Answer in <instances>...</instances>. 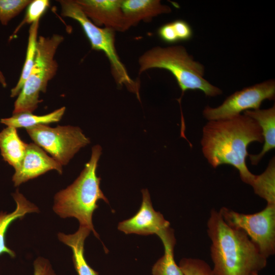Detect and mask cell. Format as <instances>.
Returning <instances> with one entry per match:
<instances>
[{
	"mask_svg": "<svg viewBox=\"0 0 275 275\" xmlns=\"http://www.w3.org/2000/svg\"><path fill=\"white\" fill-rule=\"evenodd\" d=\"M262 130L254 119L244 115L208 121L203 128L202 150L214 168L228 164L238 170L241 180L250 185L255 175L248 169V146L252 142L263 143Z\"/></svg>",
	"mask_w": 275,
	"mask_h": 275,
	"instance_id": "cell-1",
	"label": "cell"
},
{
	"mask_svg": "<svg viewBox=\"0 0 275 275\" xmlns=\"http://www.w3.org/2000/svg\"><path fill=\"white\" fill-rule=\"evenodd\" d=\"M207 225L214 275H251L266 267L267 258L247 234L229 226L219 211L211 210Z\"/></svg>",
	"mask_w": 275,
	"mask_h": 275,
	"instance_id": "cell-2",
	"label": "cell"
},
{
	"mask_svg": "<svg viewBox=\"0 0 275 275\" xmlns=\"http://www.w3.org/2000/svg\"><path fill=\"white\" fill-rule=\"evenodd\" d=\"M101 151L100 146L93 147L90 160L71 185L55 195L53 206L54 212L59 216L76 218L79 226L89 228L98 238L99 235L92 222L93 212L98 207L99 200L108 203L100 187L101 178L96 173Z\"/></svg>",
	"mask_w": 275,
	"mask_h": 275,
	"instance_id": "cell-3",
	"label": "cell"
},
{
	"mask_svg": "<svg viewBox=\"0 0 275 275\" xmlns=\"http://www.w3.org/2000/svg\"><path fill=\"white\" fill-rule=\"evenodd\" d=\"M139 74L152 68L164 69L175 78L182 94L179 104L187 90H199L206 96L215 97L222 94V90L204 78V66L194 60L184 46H155L146 51L139 58Z\"/></svg>",
	"mask_w": 275,
	"mask_h": 275,
	"instance_id": "cell-4",
	"label": "cell"
},
{
	"mask_svg": "<svg viewBox=\"0 0 275 275\" xmlns=\"http://www.w3.org/2000/svg\"><path fill=\"white\" fill-rule=\"evenodd\" d=\"M64 39L62 35L57 34L38 38L35 62L15 101L13 114L33 113L38 107L40 93L46 92L49 81L57 73L58 65L54 56Z\"/></svg>",
	"mask_w": 275,
	"mask_h": 275,
	"instance_id": "cell-5",
	"label": "cell"
},
{
	"mask_svg": "<svg viewBox=\"0 0 275 275\" xmlns=\"http://www.w3.org/2000/svg\"><path fill=\"white\" fill-rule=\"evenodd\" d=\"M61 8V15L78 22L88 39L92 49L103 51L110 63L112 75L119 86L125 85L139 98V84L129 75L115 47V31L111 29L95 25L86 16L75 1H58Z\"/></svg>",
	"mask_w": 275,
	"mask_h": 275,
	"instance_id": "cell-6",
	"label": "cell"
},
{
	"mask_svg": "<svg viewBox=\"0 0 275 275\" xmlns=\"http://www.w3.org/2000/svg\"><path fill=\"white\" fill-rule=\"evenodd\" d=\"M34 143L50 154L62 166L90 143L89 138L77 126H57L51 127L40 124L26 129Z\"/></svg>",
	"mask_w": 275,
	"mask_h": 275,
	"instance_id": "cell-7",
	"label": "cell"
},
{
	"mask_svg": "<svg viewBox=\"0 0 275 275\" xmlns=\"http://www.w3.org/2000/svg\"><path fill=\"white\" fill-rule=\"evenodd\" d=\"M219 212L230 227L243 231L265 258L275 253V205L267 204L254 214L238 213L225 207Z\"/></svg>",
	"mask_w": 275,
	"mask_h": 275,
	"instance_id": "cell-8",
	"label": "cell"
},
{
	"mask_svg": "<svg viewBox=\"0 0 275 275\" xmlns=\"http://www.w3.org/2000/svg\"><path fill=\"white\" fill-rule=\"evenodd\" d=\"M274 98L275 81L267 80L234 92L216 107L206 106L203 115L208 121L230 118L242 112L259 109L263 101Z\"/></svg>",
	"mask_w": 275,
	"mask_h": 275,
	"instance_id": "cell-9",
	"label": "cell"
},
{
	"mask_svg": "<svg viewBox=\"0 0 275 275\" xmlns=\"http://www.w3.org/2000/svg\"><path fill=\"white\" fill-rule=\"evenodd\" d=\"M142 202L138 211L131 218L119 223L118 229L126 234L158 236L170 227V224L160 212L153 209L148 189H142Z\"/></svg>",
	"mask_w": 275,
	"mask_h": 275,
	"instance_id": "cell-10",
	"label": "cell"
},
{
	"mask_svg": "<svg viewBox=\"0 0 275 275\" xmlns=\"http://www.w3.org/2000/svg\"><path fill=\"white\" fill-rule=\"evenodd\" d=\"M50 170L62 174V166L34 143L28 144L24 158L20 167L15 170L12 181L15 186H18Z\"/></svg>",
	"mask_w": 275,
	"mask_h": 275,
	"instance_id": "cell-11",
	"label": "cell"
},
{
	"mask_svg": "<svg viewBox=\"0 0 275 275\" xmlns=\"http://www.w3.org/2000/svg\"><path fill=\"white\" fill-rule=\"evenodd\" d=\"M86 16L95 25L124 32L122 0H76Z\"/></svg>",
	"mask_w": 275,
	"mask_h": 275,
	"instance_id": "cell-12",
	"label": "cell"
},
{
	"mask_svg": "<svg viewBox=\"0 0 275 275\" xmlns=\"http://www.w3.org/2000/svg\"><path fill=\"white\" fill-rule=\"evenodd\" d=\"M124 31L136 25L141 21L171 12V8L159 0H122Z\"/></svg>",
	"mask_w": 275,
	"mask_h": 275,
	"instance_id": "cell-13",
	"label": "cell"
},
{
	"mask_svg": "<svg viewBox=\"0 0 275 275\" xmlns=\"http://www.w3.org/2000/svg\"><path fill=\"white\" fill-rule=\"evenodd\" d=\"M243 115L256 121L262 130L264 143L261 151L258 154L248 155L251 164L256 166L268 152L275 148V105L264 109L247 110Z\"/></svg>",
	"mask_w": 275,
	"mask_h": 275,
	"instance_id": "cell-14",
	"label": "cell"
},
{
	"mask_svg": "<svg viewBox=\"0 0 275 275\" xmlns=\"http://www.w3.org/2000/svg\"><path fill=\"white\" fill-rule=\"evenodd\" d=\"M91 230L79 226L78 230L72 234L60 232L58 237L60 241L69 246L72 251V260L78 275H99L87 263L84 255V243Z\"/></svg>",
	"mask_w": 275,
	"mask_h": 275,
	"instance_id": "cell-15",
	"label": "cell"
},
{
	"mask_svg": "<svg viewBox=\"0 0 275 275\" xmlns=\"http://www.w3.org/2000/svg\"><path fill=\"white\" fill-rule=\"evenodd\" d=\"M12 196L16 204V209L11 213L0 211V255L7 253L11 257L14 258L15 252L6 245L5 236L8 227L17 219H22L27 213L38 212L39 210L18 190L12 194Z\"/></svg>",
	"mask_w": 275,
	"mask_h": 275,
	"instance_id": "cell-16",
	"label": "cell"
},
{
	"mask_svg": "<svg viewBox=\"0 0 275 275\" xmlns=\"http://www.w3.org/2000/svg\"><path fill=\"white\" fill-rule=\"evenodd\" d=\"M28 144L21 140L17 129L8 127L0 132V150L4 160L18 169L24 158Z\"/></svg>",
	"mask_w": 275,
	"mask_h": 275,
	"instance_id": "cell-17",
	"label": "cell"
},
{
	"mask_svg": "<svg viewBox=\"0 0 275 275\" xmlns=\"http://www.w3.org/2000/svg\"><path fill=\"white\" fill-rule=\"evenodd\" d=\"M164 246V253L154 264L152 269L153 275H184L180 267L176 263L174 257L176 239L174 230L170 227L158 236Z\"/></svg>",
	"mask_w": 275,
	"mask_h": 275,
	"instance_id": "cell-18",
	"label": "cell"
},
{
	"mask_svg": "<svg viewBox=\"0 0 275 275\" xmlns=\"http://www.w3.org/2000/svg\"><path fill=\"white\" fill-rule=\"evenodd\" d=\"M66 110L65 106L58 108L49 114L38 116L31 112H20L13 114L10 118L1 119V123L8 127L15 128H25V129L40 124L47 125L52 123L59 122L64 115Z\"/></svg>",
	"mask_w": 275,
	"mask_h": 275,
	"instance_id": "cell-19",
	"label": "cell"
},
{
	"mask_svg": "<svg viewBox=\"0 0 275 275\" xmlns=\"http://www.w3.org/2000/svg\"><path fill=\"white\" fill-rule=\"evenodd\" d=\"M39 20L33 22L30 27L25 61L18 81L11 90V97L18 95L34 65L36 54Z\"/></svg>",
	"mask_w": 275,
	"mask_h": 275,
	"instance_id": "cell-20",
	"label": "cell"
},
{
	"mask_svg": "<svg viewBox=\"0 0 275 275\" xmlns=\"http://www.w3.org/2000/svg\"><path fill=\"white\" fill-rule=\"evenodd\" d=\"M255 193L265 200L267 204L275 205V158L272 157L262 174L255 175L251 185Z\"/></svg>",
	"mask_w": 275,
	"mask_h": 275,
	"instance_id": "cell-21",
	"label": "cell"
},
{
	"mask_svg": "<svg viewBox=\"0 0 275 275\" xmlns=\"http://www.w3.org/2000/svg\"><path fill=\"white\" fill-rule=\"evenodd\" d=\"M32 0H0V21L4 25L18 15Z\"/></svg>",
	"mask_w": 275,
	"mask_h": 275,
	"instance_id": "cell-22",
	"label": "cell"
},
{
	"mask_svg": "<svg viewBox=\"0 0 275 275\" xmlns=\"http://www.w3.org/2000/svg\"><path fill=\"white\" fill-rule=\"evenodd\" d=\"M184 275H214L205 261L197 258H183L179 264Z\"/></svg>",
	"mask_w": 275,
	"mask_h": 275,
	"instance_id": "cell-23",
	"label": "cell"
},
{
	"mask_svg": "<svg viewBox=\"0 0 275 275\" xmlns=\"http://www.w3.org/2000/svg\"><path fill=\"white\" fill-rule=\"evenodd\" d=\"M49 6L50 2L48 0H32L27 7L24 19L15 29L14 34L18 32L25 24H32L40 20Z\"/></svg>",
	"mask_w": 275,
	"mask_h": 275,
	"instance_id": "cell-24",
	"label": "cell"
},
{
	"mask_svg": "<svg viewBox=\"0 0 275 275\" xmlns=\"http://www.w3.org/2000/svg\"><path fill=\"white\" fill-rule=\"evenodd\" d=\"M179 41L190 40L193 35L191 27L186 21L177 19L172 21Z\"/></svg>",
	"mask_w": 275,
	"mask_h": 275,
	"instance_id": "cell-25",
	"label": "cell"
},
{
	"mask_svg": "<svg viewBox=\"0 0 275 275\" xmlns=\"http://www.w3.org/2000/svg\"><path fill=\"white\" fill-rule=\"evenodd\" d=\"M157 34L160 39L166 43H174L179 41L172 22L160 26Z\"/></svg>",
	"mask_w": 275,
	"mask_h": 275,
	"instance_id": "cell-26",
	"label": "cell"
},
{
	"mask_svg": "<svg viewBox=\"0 0 275 275\" xmlns=\"http://www.w3.org/2000/svg\"><path fill=\"white\" fill-rule=\"evenodd\" d=\"M34 275H56L49 261L38 257L34 262Z\"/></svg>",
	"mask_w": 275,
	"mask_h": 275,
	"instance_id": "cell-27",
	"label": "cell"
},
{
	"mask_svg": "<svg viewBox=\"0 0 275 275\" xmlns=\"http://www.w3.org/2000/svg\"><path fill=\"white\" fill-rule=\"evenodd\" d=\"M0 83L4 88H6L7 86L6 78L4 76L2 72L0 70Z\"/></svg>",
	"mask_w": 275,
	"mask_h": 275,
	"instance_id": "cell-28",
	"label": "cell"
},
{
	"mask_svg": "<svg viewBox=\"0 0 275 275\" xmlns=\"http://www.w3.org/2000/svg\"><path fill=\"white\" fill-rule=\"evenodd\" d=\"M251 275H259L258 273H254L252 274Z\"/></svg>",
	"mask_w": 275,
	"mask_h": 275,
	"instance_id": "cell-29",
	"label": "cell"
}]
</instances>
